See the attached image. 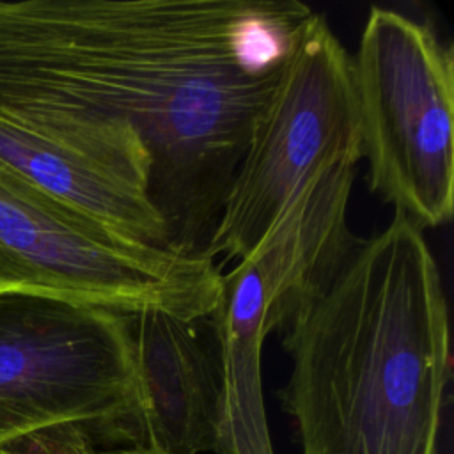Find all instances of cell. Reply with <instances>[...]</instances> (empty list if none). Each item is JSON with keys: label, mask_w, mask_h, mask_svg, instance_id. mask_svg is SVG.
Returning a JSON list of instances; mask_svg holds the SVG:
<instances>
[{"label": "cell", "mask_w": 454, "mask_h": 454, "mask_svg": "<svg viewBox=\"0 0 454 454\" xmlns=\"http://www.w3.org/2000/svg\"><path fill=\"white\" fill-rule=\"evenodd\" d=\"M296 0H0V119L60 145L122 124L168 248L202 255L301 30Z\"/></svg>", "instance_id": "obj_1"}, {"label": "cell", "mask_w": 454, "mask_h": 454, "mask_svg": "<svg viewBox=\"0 0 454 454\" xmlns=\"http://www.w3.org/2000/svg\"><path fill=\"white\" fill-rule=\"evenodd\" d=\"M280 390L300 454H438L450 380L440 270L410 218L394 213L280 333Z\"/></svg>", "instance_id": "obj_2"}, {"label": "cell", "mask_w": 454, "mask_h": 454, "mask_svg": "<svg viewBox=\"0 0 454 454\" xmlns=\"http://www.w3.org/2000/svg\"><path fill=\"white\" fill-rule=\"evenodd\" d=\"M53 429L92 447L145 445L131 316L0 291V443Z\"/></svg>", "instance_id": "obj_3"}, {"label": "cell", "mask_w": 454, "mask_h": 454, "mask_svg": "<svg viewBox=\"0 0 454 454\" xmlns=\"http://www.w3.org/2000/svg\"><path fill=\"white\" fill-rule=\"evenodd\" d=\"M0 291L57 296L128 316L193 317L222 303L206 255L144 245L57 202L0 163Z\"/></svg>", "instance_id": "obj_4"}, {"label": "cell", "mask_w": 454, "mask_h": 454, "mask_svg": "<svg viewBox=\"0 0 454 454\" xmlns=\"http://www.w3.org/2000/svg\"><path fill=\"white\" fill-rule=\"evenodd\" d=\"M369 186L419 229L454 209V53L434 28L372 7L351 55Z\"/></svg>", "instance_id": "obj_5"}, {"label": "cell", "mask_w": 454, "mask_h": 454, "mask_svg": "<svg viewBox=\"0 0 454 454\" xmlns=\"http://www.w3.org/2000/svg\"><path fill=\"white\" fill-rule=\"evenodd\" d=\"M360 160L351 55L314 12L255 124L202 255L215 262L247 257L307 181Z\"/></svg>", "instance_id": "obj_6"}, {"label": "cell", "mask_w": 454, "mask_h": 454, "mask_svg": "<svg viewBox=\"0 0 454 454\" xmlns=\"http://www.w3.org/2000/svg\"><path fill=\"white\" fill-rule=\"evenodd\" d=\"M321 170L287 202L257 247L222 275V323L266 339L323 294L360 245L348 225L355 170Z\"/></svg>", "instance_id": "obj_7"}, {"label": "cell", "mask_w": 454, "mask_h": 454, "mask_svg": "<svg viewBox=\"0 0 454 454\" xmlns=\"http://www.w3.org/2000/svg\"><path fill=\"white\" fill-rule=\"evenodd\" d=\"M145 410V445L167 454L215 452L222 395V319L165 310L131 316Z\"/></svg>", "instance_id": "obj_8"}, {"label": "cell", "mask_w": 454, "mask_h": 454, "mask_svg": "<svg viewBox=\"0 0 454 454\" xmlns=\"http://www.w3.org/2000/svg\"><path fill=\"white\" fill-rule=\"evenodd\" d=\"M0 163L57 202L144 245L167 247L147 176L108 165L0 119Z\"/></svg>", "instance_id": "obj_9"}, {"label": "cell", "mask_w": 454, "mask_h": 454, "mask_svg": "<svg viewBox=\"0 0 454 454\" xmlns=\"http://www.w3.org/2000/svg\"><path fill=\"white\" fill-rule=\"evenodd\" d=\"M0 454H55L51 433H32L0 443Z\"/></svg>", "instance_id": "obj_10"}, {"label": "cell", "mask_w": 454, "mask_h": 454, "mask_svg": "<svg viewBox=\"0 0 454 454\" xmlns=\"http://www.w3.org/2000/svg\"><path fill=\"white\" fill-rule=\"evenodd\" d=\"M50 433L55 454H94L96 447L76 429H53Z\"/></svg>", "instance_id": "obj_11"}, {"label": "cell", "mask_w": 454, "mask_h": 454, "mask_svg": "<svg viewBox=\"0 0 454 454\" xmlns=\"http://www.w3.org/2000/svg\"><path fill=\"white\" fill-rule=\"evenodd\" d=\"M94 454H167L151 445H131V447H110V449H94Z\"/></svg>", "instance_id": "obj_12"}]
</instances>
